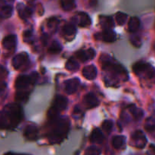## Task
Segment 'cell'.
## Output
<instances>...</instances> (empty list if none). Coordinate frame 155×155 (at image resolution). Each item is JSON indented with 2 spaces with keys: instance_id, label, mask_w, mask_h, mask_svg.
Here are the masks:
<instances>
[{
  "instance_id": "obj_1",
  "label": "cell",
  "mask_w": 155,
  "mask_h": 155,
  "mask_svg": "<svg viewBox=\"0 0 155 155\" xmlns=\"http://www.w3.org/2000/svg\"><path fill=\"white\" fill-rule=\"evenodd\" d=\"M22 118V110L17 104L5 106L0 112V129H11L18 126Z\"/></svg>"
},
{
  "instance_id": "obj_2",
  "label": "cell",
  "mask_w": 155,
  "mask_h": 155,
  "mask_svg": "<svg viewBox=\"0 0 155 155\" xmlns=\"http://www.w3.org/2000/svg\"><path fill=\"white\" fill-rule=\"evenodd\" d=\"M70 130V121L68 118L61 117L53 119V125L48 135V140L51 144L59 143L68 134Z\"/></svg>"
},
{
  "instance_id": "obj_3",
  "label": "cell",
  "mask_w": 155,
  "mask_h": 155,
  "mask_svg": "<svg viewBox=\"0 0 155 155\" xmlns=\"http://www.w3.org/2000/svg\"><path fill=\"white\" fill-rule=\"evenodd\" d=\"M101 60L102 62V67L104 69L111 71L114 74H118V75H124L127 77V73L126 71L127 70L124 69L121 65L115 64L108 55L104 54V55L101 56Z\"/></svg>"
},
{
  "instance_id": "obj_4",
  "label": "cell",
  "mask_w": 155,
  "mask_h": 155,
  "mask_svg": "<svg viewBox=\"0 0 155 155\" xmlns=\"http://www.w3.org/2000/svg\"><path fill=\"white\" fill-rule=\"evenodd\" d=\"M133 71L136 75L145 76L148 79L155 77V68L150 64L145 62H138L133 66Z\"/></svg>"
},
{
  "instance_id": "obj_5",
  "label": "cell",
  "mask_w": 155,
  "mask_h": 155,
  "mask_svg": "<svg viewBox=\"0 0 155 155\" xmlns=\"http://www.w3.org/2000/svg\"><path fill=\"white\" fill-rule=\"evenodd\" d=\"M68 105V99L63 95H58L54 99L53 106L48 112L50 119H55L59 112L65 110Z\"/></svg>"
},
{
  "instance_id": "obj_6",
  "label": "cell",
  "mask_w": 155,
  "mask_h": 155,
  "mask_svg": "<svg viewBox=\"0 0 155 155\" xmlns=\"http://www.w3.org/2000/svg\"><path fill=\"white\" fill-rule=\"evenodd\" d=\"M35 80H36L35 77H33V76H19L15 81V87L19 90L26 89L30 85L34 83Z\"/></svg>"
},
{
  "instance_id": "obj_7",
  "label": "cell",
  "mask_w": 155,
  "mask_h": 155,
  "mask_svg": "<svg viewBox=\"0 0 155 155\" xmlns=\"http://www.w3.org/2000/svg\"><path fill=\"white\" fill-rule=\"evenodd\" d=\"M132 139L135 144V146L139 148H145L147 143V139L143 132L141 130H137L132 135Z\"/></svg>"
},
{
  "instance_id": "obj_8",
  "label": "cell",
  "mask_w": 155,
  "mask_h": 155,
  "mask_svg": "<svg viewBox=\"0 0 155 155\" xmlns=\"http://www.w3.org/2000/svg\"><path fill=\"white\" fill-rule=\"evenodd\" d=\"M28 61V54L26 52H21L15 55L12 59V65L16 70L20 69Z\"/></svg>"
},
{
  "instance_id": "obj_9",
  "label": "cell",
  "mask_w": 155,
  "mask_h": 155,
  "mask_svg": "<svg viewBox=\"0 0 155 155\" xmlns=\"http://www.w3.org/2000/svg\"><path fill=\"white\" fill-rule=\"evenodd\" d=\"M80 85V80L77 78H73L71 80H68L65 82L64 90L67 94L75 93L78 89V86Z\"/></svg>"
},
{
  "instance_id": "obj_10",
  "label": "cell",
  "mask_w": 155,
  "mask_h": 155,
  "mask_svg": "<svg viewBox=\"0 0 155 155\" xmlns=\"http://www.w3.org/2000/svg\"><path fill=\"white\" fill-rule=\"evenodd\" d=\"M77 58L82 62H86L89 60H92L95 55V51L92 48H89L87 50H80L76 54Z\"/></svg>"
},
{
  "instance_id": "obj_11",
  "label": "cell",
  "mask_w": 155,
  "mask_h": 155,
  "mask_svg": "<svg viewBox=\"0 0 155 155\" xmlns=\"http://www.w3.org/2000/svg\"><path fill=\"white\" fill-rule=\"evenodd\" d=\"M75 18H77L76 22L77 23L79 27H86L91 24V19L89 15L84 12H80L78 15H76Z\"/></svg>"
},
{
  "instance_id": "obj_12",
  "label": "cell",
  "mask_w": 155,
  "mask_h": 155,
  "mask_svg": "<svg viewBox=\"0 0 155 155\" xmlns=\"http://www.w3.org/2000/svg\"><path fill=\"white\" fill-rule=\"evenodd\" d=\"M83 101H84V103L86 104V105L88 107H89V108H93V107H97L99 104L98 99L95 96V95H94L92 92L86 94L84 96Z\"/></svg>"
},
{
  "instance_id": "obj_13",
  "label": "cell",
  "mask_w": 155,
  "mask_h": 155,
  "mask_svg": "<svg viewBox=\"0 0 155 155\" xmlns=\"http://www.w3.org/2000/svg\"><path fill=\"white\" fill-rule=\"evenodd\" d=\"M38 134H39V130L35 126L30 125L27 126L24 130V136L29 140H35L37 139Z\"/></svg>"
},
{
  "instance_id": "obj_14",
  "label": "cell",
  "mask_w": 155,
  "mask_h": 155,
  "mask_svg": "<svg viewBox=\"0 0 155 155\" xmlns=\"http://www.w3.org/2000/svg\"><path fill=\"white\" fill-rule=\"evenodd\" d=\"M83 75L87 80H92L97 76V69L94 65H88L83 69Z\"/></svg>"
},
{
  "instance_id": "obj_15",
  "label": "cell",
  "mask_w": 155,
  "mask_h": 155,
  "mask_svg": "<svg viewBox=\"0 0 155 155\" xmlns=\"http://www.w3.org/2000/svg\"><path fill=\"white\" fill-rule=\"evenodd\" d=\"M17 43V37L15 35H8L4 38L2 41V45L4 48L8 50L13 49L15 48Z\"/></svg>"
},
{
  "instance_id": "obj_16",
  "label": "cell",
  "mask_w": 155,
  "mask_h": 155,
  "mask_svg": "<svg viewBox=\"0 0 155 155\" xmlns=\"http://www.w3.org/2000/svg\"><path fill=\"white\" fill-rule=\"evenodd\" d=\"M104 140V135L99 129L96 128L92 131L90 136V142L92 143L101 144Z\"/></svg>"
},
{
  "instance_id": "obj_17",
  "label": "cell",
  "mask_w": 155,
  "mask_h": 155,
  "mask_svg": "<svg viewBox=\"0 0 155 155\" xmlns=\"http://www.w3.org/2000/svg\"><path fill=\"white\" fill-rule=\"evenodd\" d=\"M98 39H102L104 42H112L116 39V34L111 29H106L100 34V38Z\"/></svg>"
},
{
  "instance_id": "obj_18",
  "label": "cell",
  "mask_w": 155,
  "mask_h": 155,
  "mask_svg": "<svg viewBox=\"0 0 155 155\" xmlns=\"http://www.w3.org/2000/svg\"><path fill=\"white\" fill-rule=\"evenodd\" d=\"M140 27V20L137 17H133L128 23V29L131 33H136Z\"/></svg>"
},
{
  "instance_id": "obj_19",
  "label": "cell",
  "mask_w": 155,
  "mask_h": 155,
  "mask_svg": "<svg viewBox=\"0 0 155 155\" xmlns=\"http://www.w3.org/2000/svg\"><path fill=\"white\" fill-rule=\"evenodd\" d=\"M126 139L123 136H116L112 139V145L115 149H120L125 145Z\"/></svg>"
},
{
  "instance_id": "obj_20",
  "label": "cell",
  "mask_w": 155,
  "mask_h": 155,
  "mask_svg": "<svg viewBox=\"0 0 155 155\" xmlns=\"http://www.w3.org/2000/svg\"><path fill=\"white\" fill-rule=\"evenodd\" d=\"M77 33V28L73 24H67L63 27V33L66 36L71 37L75 36Z\"/></svg>"
},
{
  "instance_id": "obj_21",
  "label": "cell",
  "mask_w": 155,
  "mask_h": 155,
  "mask_svg": "<svg viewBox=\"0 0 155 155\" xmlns=\"http://www.w3.org/2000/svg\"><path fill=\"white\" fill-rule=\"evenodd\" d=\"M18 14L22 19H27L31 16L32 11L28 7H26L23 5H20L18 7Z\"/></svg>"
},
{
  "instance_id": "obj_22",
  "label": "cell",
  "mask_w": 155,
  "mask_h": 155,
  "mask_svg": "<svg viewBox=\"0 0 155 155\" xmlns=\"http://www.w3.org/2000/svg\"><path fill=\"white\" fill-rule=\"evenodd\" d=\"M100 24L101 27L106 30V29H111L114 26L112 18L110 17H102L100 20Z\"/></svg>"
},
{
  "instance_id": "obj_23",
  "label": "cell",
  "mask_w": 155,
  "mask_h": 155,
  "mask_svg": "<svg viewBox=\"0 0 155 155\" xmlns=\"http://www.w3.org/2000/svg\"><path fill=\"white\" fill-rule=\"evenodd\" d=\"M130 110L132 113V114H133V117H134L135 120H141L142 117H143L144 116L143 110L140 108H138V107H136L135 105L130 106Z\"/></svg>"
},
{
  "instance_id": "obj_24",
  "label": "cell",
  "mask_w": 155,
  "mask_h": 155,
  "mask_svg": "<svg viewBox=\"0 0 155 155\" xmlns=\"http://www.w3.org/2000/svg\"><path fill=\"white\" fill-rule=\"evenodd\" d=\"M79 65L78 62L74 58H71L69 60L67 61L66 64H65V68H66L67 70L70 71H76L79 69Z\"/></svg>"
},
{
  "instance_id": "obj_25",
  "label": "cell",
  "mask_w": 155,
  "mask_h": 155,
  "mask_svg": "<svg viewBox=\"0 0 155 155\" xmlns=\"http://www.w3.org/2000/svg\"><path fill=\"white\" fill-rule=\"evenodd\" d=\"M61 8L64 11H71L76 6L75 0H60Z\"/></svg>"
},
{
  "instance_id": "obj_26",
  "label": "cell",
  "mask_w": 155,
  "mask_h": 155,
  "mask_svg": "<svg viewBox=\"0 0 155 155\" xmlns=\"http://www.w3.org/2000/svg\"><path fill=\"white\" fill-rule=\"evenodd\" d=\"M62 49V46L57 41H54V42L51 43V46L48 48V52L51 53V54H57L59 53Z\"/></svg>"
},
{
  "instance_id": "obj_27",
  "label": "cell",
  "mask_w": 155,
  "mask_h": 155,
  "mask_svg": "<svg viewBox=\"0 0 155 155\" xmlns=\"http://www.w3.org/2000/svg\"><path fill=\"white\" fill-rule=\"evenodd\" d=\"M127 19V15L122 12H118L116 15V21L119 25H124Z\"/></svg>"
},
{
  "instance_id": "obj_28",
  "label": "cell",
  "mask_w": 155,
  "mask_h": 155,
  "mask_svg": "<svg viewBox=\"0 0 155 155\" xmlns=\"http://www.w3.org/2000/svg\"><path fill=\"white\" fill-rule=\"evenodd\" d=\"M113 122L111 120H105L102 124V130L106 133H110L113 128Z\"/></svg>"
},
{
  "instance_id": "obj_29",
  "label": "cell",
  "mask_w": 155,
  "mask_h": 155,
  "mask_svg": "<svg viewBox=\"0 0 155 155\" xmlns=\"http://www.w3.org/2000/svg\"><path fill=\"white\" fill-rule=\"evenodd\" d=\"M145 129L148 132H151L155 129V120L152 118H148L145 124Z\"/></svg>"
},
{
  "instance_id": "obj_30",
  "label": "cell",
  "mask_w": 155,
  "mask_h": 155,
  "mask_svg": "<svg viewBox=\"0 0 155 155\" xmlns=\"http://www.w3.org/2000/svg\"><path fill=\"white\" fill-rule=\"evenodd\" d=\"M2 15L5 18H8L12 14V7L10 5H5L2 8Z\"/></svg>"
},
{
  "instance_id": "obj_31",
  "label": "cell",
  "mask_w": 155,
  "mask_h": 155,
  "mask_svg": "<svg viewBox=\"0 0 155 155\" xmlns=\"http://www.w3.org/2000/svg\"><path fill=\"white\" fill-rule=\"evenodd\" d=\"M27 97H28V92H27L20 91L16 94V99L20 101H26L27 99Z\"/></svg>"
},
{
  "instance_id": "obj_32",
  "label": "cell",
  "mask_w": 155,
  "mask_h": 155,
  "mask_svg": "<svg viewBox=\"0 0 155 155\" xmlns=\"http://www.w3.org/2000/svg\"><path fill=\"white\" fill-rule=\"evenodd\" d=\"M86 154H93V155H97L101 154V151H100L99 148H98L95 146H92L89 147L86 151Z\"/></svg>"
},
{
  "instance_id": "obj_33",
  "label": "cell",
  "mask_w": 155,
  "mask_h": 155,
  "mask_svg": "<svg viewBox=\"0 0 155 155\" xmlns=\"http://www.w3.org/2000/svg\"><path fill=\"white\" fill-rule=\"evenodd\" d=\"M58 20L57 18H51L48 21V27L50 29H54L58 25Z\"/></svg>"
},
{
  "instance_id": "obj_34",
  "label": "cell",
  "mask_w": 155,
  "mask_h": 155,
  "mask_svg": "<svg viewBox=\"0 0 155 155\" xmlns=\"http://www.w3.org/2000/svg\"><path fill=\"white\" fill-rule=\"evenodd\" d=\"M131 42H132V43H133L134 45H136V46H137V47L140 46L141 39L139 37H138V36H135V37L132 38Z\"/></svg>"
},
{
  "instance_id": "obj_35",
  "label": "cell",
  "mask_w": 155,
  "mask_h": 155,
  "mask_svg": "<svg viewBox=\"0 0 155 155\" xmlns=\"http://www.w3.org/2000/svg\"><path fill=\"white\" fill-rule=\"evenodd\" d=\"M31 36H32V33L30 31H29V30L25 31L24 33V39H25L26 42H27L28 39H31Z\"/></svg>"
}]
</instances>
